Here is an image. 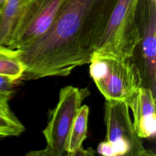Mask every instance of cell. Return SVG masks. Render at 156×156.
Masks as SVG:
<instances>
[{
    "label": "cell",
    "mask_w": 156,
    "mask_h": 156,
    "mask_svg": "<svg viewBox=\"0 0 156 156\" xmlns=\"http://www.w3.org/2000/svg\"><path fill=\"white\" fill-rule=\"evenodd\" d=\"M118 0H63L48 30L16 49L22 80L66 76L89 63Z\"/></svg>",
    "instance_id": "cell-1"
},
{
    "label": "cell",
    "mask_w": 156,
    "mask_h": 156,
    "mask_svg": "<svg viewBox=\"0 0 156 156\" xmlns=\"http://www.w3.org/2000/svg\"><path fill=\"white\" fill-rule=\"evenodd\" d=\"M89 63L90 76L105 100L126 101L143 86L140 70L133 58L94 52Z\"/></svg>",
    "instance_id": "cell-2"
},
{
    "label": "cell",
    "mask_w": 156,
    "mask_h": 156,
    "mask_svg": "<svg viewBox=\"0 0 156 156\" xmlns=\"http://www.w3.org/2000/svg\"><path fill=\"white\" fill-rule=\"evenodd\" d=\"M138 0H118L94 52L133 58L140 41L135 13Z\"/></svg>",
    "instance_id": "cell-3"
},
{
    "label": "cell",
    "mask_w": 156,
    "mask_h": 156,
    "mask_svg": "<svg viewBox=\"0 0 156 156\" xmlns=\"http://www.w3.org/2000/svg\"><path fill=\"white\" fill-rule=\"evenodd\" d=\"M88 95L87 88H80L71 85L62 88L59 92L58 101L51 113L48 125L43 130L46 147L40 151H31L26 155H64L67 138L75 116L82 102Z\"/></svg>",
    "instance_id": "cell-4"
},
{
    "label": "cell",
    "mask_w": 156,
    "mask_h": 156,
    "mask_svg": "<svg viewBox=\"0 0 156 156\" xmlns=\"http://www.w3.org/2000/svg\"><path fill=\"white\" fill-rule=\"evenodd\" d=\"M104 121L106 126L105 140L113 148L115 156L151 155L152 151L144 148L133 125L129 107L126 101L106 100Z\"/></svg>",
    "instance_id": "cell-5"
},
{
    "label": "cell",
    "mask_w": 156,
    "mask_h": 156,
    "mask_svg": "<svg viewBox=\"0 0 156 156\" xmlns=\"http://www.w3.org/2000/svg\"><path fill=\"white\" fill-rule=\"evenodd\" d=\"M140 41L135 53L138 52V66L143 86L156 92V0H138L135 13Z\"/></svg>",
    "instance_id": "cell-6"
},
{
    "label": "cell",
    "mask_w": 156,
    "mask_h": 156,
    "mask_svg": "<svg viewBox=\"0 0 156 156\" xmlns=\"http://www.w3.org/2000/svg\"><path fill=\"white\" fill-rule=\"evenodd\" d=\"M63 0H28L20 14L8 47L18 49L43 35Z\"/></svg>",
    "instance_id": "cell-7"
},
{
    "label": "cell",
    "mask_w": 156,
    "mask_h": 156,
    "mask_svg": "<svg viewBox=\"0 0 156 156\" xmlns=\"http://www.w3.org/2000/svg\"><path fill=\"white\" fill-rule=\"evenodd\" d=\"M133 115L135 132L141 138H154L156 133L155 95L147 87H140L126 101Z\"/></svg>",
    "instance_id": "cell-8"
},
{
    "label": "cell",
    "mask_w": 156,
    "mask_h": 156,
    "mask_svg": "<svg viewBox=\"0 0 156 156\" xmlns=\"http://www.w3.org/2000/svg\"><path fill=\"white\" fill-rule=\"evenodd\" d=\"M28 0H6L0 12V44L8 46L15 26Z\"/></svg>",
    "instance_id": "cell-9"
},
{
    "label": "cell",
    "mask_w": 156,
    "mask_h": 156,
    "mask_svg": "<svg viewBox=\"0 0 156 156\" xmlns=\"http://www.w3.org/2000/svg\"><path fill=\"white\" fill-rule=\"evenodd\" d=\"M89 107L87 105L80 106L75 116L67 138L65 152L67 155L73 156L82 147L87 136Z\"/></svg>",
    "instance_id": "cell-10"
},
{
    "label": "cell",
    "mask_w": 156,
    "mask_h": 156,
    "mask_svg": "<svg viewBox=\"0 0 156 156\" xmlns=\"http://www.w3.org/2000/svg\"><path fill=\"white\" fill-rule=\"evenodd\" d=\"M26 66L16 49L0 44V75L18 81L21 79Z\"/></svg>",
    "instance_id": "cell-11"
},
{
    "label": "cell",
    "mask_w": 156,
    "mask_h": 156,
    "mask_svg": "<svg viewBox=\"0 0 156 156\" xmlns=\"http://www.w3.org/2000/svg\"><path fill=\"white\" fill-rule=\"evenodd\" d=\"M9 99L0 97V140L20 135L25 127L11 110Z\"/></svg>",
    "instance_id": "cell-12"
},
{
    "label": "cell",
    "mask_w": 156,
    "mask_h": 156,
    "mask_svg": "<svg viewBox=\"0 0 156 156\" xmlns=\"http://www.w3.org/2000/svg\"><path fill=\"white\" fill-rule=\"evenodd\" d=\"M18 81L0 75V97L10 99L14 93L15 87Z\"/></svg>",
    "instance_id": "cell-13"
},
{
    "label": "cell",
    "mask_w": 156,
    "mask_h": 156,
    "mask_svg": "<svg viewBox=\"0 0 156 156\" xmlns=\"http://www.w3.org/2000/svg\"><path fill=\"white\" fill-rule=\"evenodd\" d=\"M99 154L104 156H115L114 151L112 144L106 140L100 143L97 148Z\"/></svg>",
    "instance_id": "cell-14"
},
{
    "label": "cell",
    "mask_w": 156,
    "mask_h": 156,
    "mask_svg": "<svg viewBox=\"0 0 156 156\" xmlns=\"http://www.w3.org/2000/svg\"><path fill=\"white\" fill-rule=\"evenodd\" d=\"M6 1V0H0V12H1V10L2 8V6L4 5L5 2Z\"/></svg>",
    "instance_id": "cell-15"
}]
</instances>
